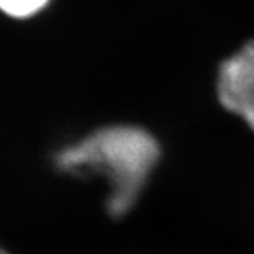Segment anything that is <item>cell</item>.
Segmentation results:
<instances>
[{
  "mask_svg": "<svg viewBox=\"0 0 254 254\" xmlns=\"http://www.w3.org/2000/svg\"><path fill=\"white\" fill-rule=\"evenodd\" d=\"M160 155L158 141L144 128L110 126L64 147L55 155V165L73 175H103L109 184L108 213L122 218L134 208Z\"/></svg>",
  "mask_w": 254,
  "mask_h": 254,
  "instance_id": "obj_1",
  "label": "cell"
},
{
  "mask_svg": "<svg viewBox=\"0 0 254 254\" xmlns=\"http://www.w3.org/2000/svg\"><path fill=\"white\" fill-rule=\"evenodd\" d=\"M50 0H0V10L11 17H30L44 9Z\"/></svg>",
  "mask_w": 254,
  "mask_h": 254,
  "instance_id": "obj_3",
  "label": "cell"
},
{
  "mask_svg": "<svg viewBox=\"0 0 254 254\" xmlns=\"http://www.w3.org/2000/svg\"><path fill=\"white\" fill-rule=\"evenodd\" d=\"M218 96L225 109L240 116L254 131V41L222 64Z\"/></svg>",
  "mask_w": 254,
  "mask_h": 254,
  "instance_id": "obj_2",
  "label": "cell"
},
{
  "mask_svg": "<svg viewBox=\"0 0 254 254\" xmlns=\"http://www.w3.org/2000/svg\"><path fill=\"white\" fill-rule=\"evenodd\" d=\"M0 254H9V253H7V252H6V250H3V249H1V247H0Z\"/></svg>",
  "mask_w": 254,
  "mask_h": 254,
  "instance_id": "obj_4",
  "label": "cell"
}]
</instances>
